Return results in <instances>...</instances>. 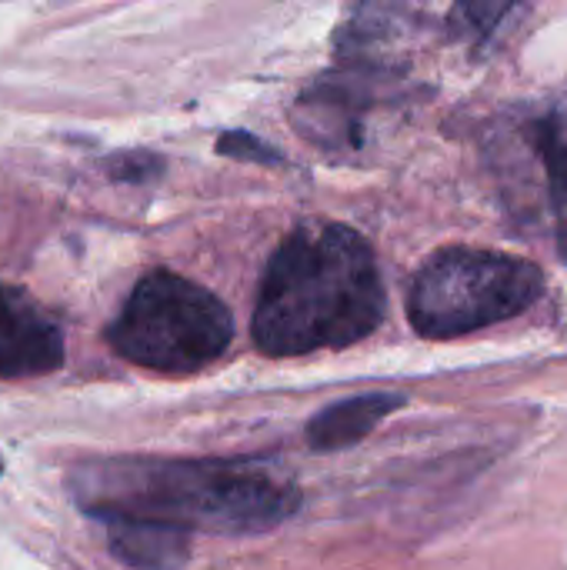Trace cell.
Returning <instances> with one entry per match:
<instances>
[{
	"label": "cell",
	"instance_id": "obj_1",
	"mask_svg": "<svg viewBox=\"0 0 567 570\" xmlns=\"http://www.w3.org/2000/svg\"><path fill=\"white\" fill-rule=\"evenodd\" d=\"M371 244L344 224H304L271 257L254 311V344L271 357L338 351L384 321Z\"/></svg>",
	"mask_w": 567,
	"mask_h": 570
},
{
	"label": "cell",
	"instance_id": "obj_2",
	"mask_svg": "<svg viewBox=\"0 0 567 570\" xmlns=\"http://www.w3.org/2000/svg\"><path fill=\"white\" fill-rule=\"evenodd\" d=\"M70 488L97 521L150 518L207 534L271 531L301 508L291 484L241 461H100Z\"/></svg>",
	"mask_w": 567,
	"mask_h": 570
},
{
	"label": "cell",
	"instance_id": "obj_3",
	"mask_svg": "<svg viewBox=\"0 0 567 570\" xmlns=\"http://www.w3.org/2000/svg\"><path fill=\"white\" fill-rule=\"evenodd\" d=\"M231 337L234 317L224 301L170 271H150L107 331L124 361L164 374L207 367L227 351Z\"/></svg>",
	"mask_w": 567,
	"mask_h": 570
},
{
	"label": "cell",
	"instance_id": "obj_4",
	"mask_svg": "<svg viewBox=\"0 0 567 570\" xmlns=\"http://www.w3.org/2000/svg\"><path fill=\"white\" fill-rule=\"evenodd\" d=\"M545 291V274L525 257L448 247L414 277L408 314L421 337H461L525 314Z\"/></svg>",
	"mask_w": 567,
	"mask_h": 570
},
{
	"label": "cell",
	"instance_id": "obj_5",
	"mask_svg": "<svg viewBox=\"0 0 567 570\" xmlns=\"http://www.w3.org/2000/svg\"><path fill=\"white\" fill-rule=\"evenodd\" d=\"M63 364L60 327L17 287L0 281V377H40Z\"/></svg>",
	"mask_w": 567,
	"mask_h": 570
},
{
	"label": "cell",
	"instance_id": "obj_6",
	"mask_svg": "<svg viewBox=\"0 0 567 570\" xmlns=\"http://www.w3.org/2000/svg\"><path fill=\"white\" fill-rule=\"evenodd\" d=\"M107 541L117 561L137 570H177L190 558V531L150 518H110Z\"/></svg>",
	"mask_w": 567,
	"mask_h": 570
},
{
	"label": "cell",
	"instance_id": "obj_7",
	"mask_svg": "<svg viewBox=\"0 0 567 570\" xmlns=\"http://www.w3.org/2000/svg\"><path fill=\"white\" fill-rule=\"evenodd\" d=\"M404 404L401 394H361L317 411L307 424V444L314 451H344L361 444L388 414Z\"/></svg>",
	"mask_w": 567,
	"mask_h": 570
},
{
	"label": "cell",
	"instance_id": "obj_8",
	"mask_svg": "<svg viewBox=\"0 0 567 570\" xmlns=\"http://www.w3.org/2000/svg\"><path fill=\"white\" fill-rule=\"evenodd\" d=\"M421 3L424 0H354L351 20L341 33L344 50L368 53L378 43L398 37Z\"/></svg>",
	"mask_w": 567,
	"mask_h": 570
},
{
	"label": "cell",
	"instance_id": "obj_9",
	"mask_svg": "<svg viewBox=\"0 0 567 570\" xmlns=\"http://www.w3.org/2000/svg\"><path fill=\"white\" fill-rule=\"evenodd\" d=\"M535 144L548 170L551 200L561 220V257L567 261V114H551L535 127Z\"/></svg>",
	"mask_w": 567,
	"mask_h": 570
},
{
	"label": "cell",
	"instance_id": "obj_10",
	"mask_svg": "<svg viewBox=\"0 0 567 570\" xmlns=\"http://www.w3.org/2000/svg\"><path fill=\"white\" fill-rule=\"evenodd\" d=\"M518 3L521 0H458L454 17L465 33H471L475 40H488Z\"/></svg>",
	"mask_w": 567,
	"mask_h": 570
},
{
	"label": "cell",
	"instance_id": "obj_11",
	"mask_svg": "<svg viewBox=\"0 0 567 570\" xmlns=\"http://www.w3.org/2000/svg\"><path fill=\"white\" fill-rule=\"evenodd\" d=\"M160 170H164V160L147 150H127L107 160V174L120 184H150L160 177Z\"/></svg>",
	"mask_w": 567,
	"mask_h": 570
},
{
	"label": "cell",
	"instance_id": "obj_12",
	"mask_svg": "<svg viewBox=\"0 0 567 570\" xmlns=\"http://www.w3.org/2000/svg\"><path fill=\"white\" fill-rule=\"evenodd\" d=\"M217 150L227 154V157H237V160H257V164H277L281 154L271 150L264 140H257L254 134L247 130H231L217 140Z\"/></svg>",
	"mask_w": 567,
	"mask_h": 570
}]
</instances>
